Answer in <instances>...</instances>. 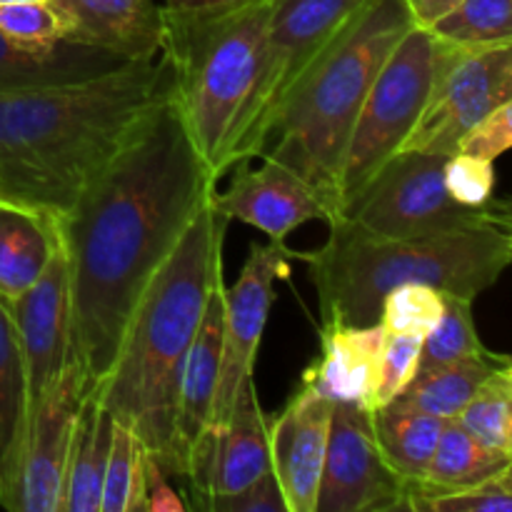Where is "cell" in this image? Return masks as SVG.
Instances as JSON below:
<instances>
[{"mask_svg": "<svg viewBox=\"0 0 512 512\" xmlns=\"http://www.w3.org/2000/svg\"><path fill=\"white\" fill-rule=\"evenodd\" d=\"M215 188L173 93L135 125L58 218L73 348L90 385L110 373L145 285Z\"/></svg>", "mask_w": 512, "mask_h": 512, "instance_id": "1", "label": "cell"}, {"mask_svg": "<svg viewBox=\"0 0 512 512\" xmlns=\"http://www.w3.org/2000/svg\"><path fill=\"white\" fill-rule=\"evenodd\" d=\"M173 93L175 70L163 53L75 83L0 90V198L65 215Z\"/></svg>", "mask_w": 512, "mask_h": 512, "instance_id": "2", "label": "cell"}, {"mask_svg": "<svg viewBox=\"0 0 512 512\" xmlns=\"http://www.w3.org/2000/svg\"><path fill=\"white\" fill-rule=\"evenodd\" d=\"M230 220L210 198L150 278L125 328L115 363L98 393L115 420L128 425L143 448L180 478L175 458V405L185 355L193 345L215 278L223 273V238Z\"/></svg>", "mask_w": 512, "mask_h": 512, "instance_id": "3", "label": "cell"}, {"mask_svg": "<svg viewBox=\"0 0 512 512\" xmlns=\"http://www.w3.org/2000/svg\"><path fill=\"white\" fill-rule=\"evenodd\" d=\"M318 250L305 253L323 325H370L400 285H430L475 300L512 265L510 243L488 223L418 238H383L340 218Z\"/></svg>", "mask_w": 512, "mask_h": 512, "instance_id": "4", "label": "cell"}, {"mask_svg": "<svg viewBox=\"0 0 512 512\" xmlns=\"http://www.w3.org/2000/svg\"><path fill=\"white\" fill-rule=\"evenodd\" d=\"M413 18L405 0H368L280 110L265 158L293 170L340 218L338 175L355 118ZM260 155V158H263Z\"/></svg>", "mask_w": 512, "mask_h": 512, "instance_id": "5", "label": "cell"}, {"mask_svg": "<svg viewBox=\"0 0 512 512\" xmlns=\"http://www.w3.org/2000/svg\"><path fill=\"white\" fill-rule=\"evenodd\" d=\"M163 10L160 53L175 70V100L190 140L215 178L230 128L255 83L273 0H245L208 10L163 5Z\"/></svg>", "mask_w": 512, "mask_h": 512, "instance_id": "6", "label": "cell"}, {"mask_svg": "<svg viewBox=\"0 0 512 512\" xmlns=\"http://www.w3.org/2000/svg\"><path fill=\"white\" fill-rule=\"evenodd\" d=\"M365 3L368 0H273L255 83L225 140L215 180L265 153L283 105Z\"/></svg>", "mask_w": 512, "mask_h": 512, "instance_id": "7", "label": "cell"}, {"mask_svg": "<svg viewBox=\"0 0 512 512\" xmlns=\"http://www.w3.org/2000/svg\"><path fill=\"white\" fill-rule=\"evenodd\" d=\"M435 65L438 40L415 25L385 58L345 145L338 175L340 218L415 130L433 90Z\"/></svg>", "mask_w": 512, "mask_h": 512, "instance_id": "8", "label": "cell"}, {"mask_svg": "<svg viewBox=\"0 0 512 512\" xmlns=\"http://www.w3.org/2000/svg\"><path fill=\"white\" fill-rule=\"evenodd\" d=\"M445 160L448 155L400 150L345 208L343 218L383 238H418L483 223L480 208L460 205L448 193Z\"/></svg>", "mask_w": 512, "mask_h": 512, "instance_id": "9", "label": "cell"}, {"mask_svg": "<svg viewBox=\"0 0 512 512\" xmlns=\"http://www.w3.org/2000/svg\"><path fill=\"white\" fill-rule=\"evenodd\" d=\"M510 98L512 43L490 48H453L438 43V65L428 105L400 150L458 153L465 135Z\"/></svg>", "mask_w": 512, "mask_h": 512, "instance_id": "10", "label": "cell"}, {"mask_svg": "<svg viewBox=\"0 0 512 512\" xmlns=\"http://www.w3.org/2000/svg\"><path fill=\"white\" fill-rule=\"evenodd\" d=\"M413 485L388 463L370 410L333 403L328 455L315 512L408 510Z\"/></svg>", "mask_w": 512, "mask_h": 512, "instance_id": "11", "label": "cell"}, {"mask_svg": "<svg viewBox=\"0 0 512 512\" xmlns=\"http://www.w3.org/2000/svg\"><path fill=\"white\" fill-rule=\"evenodd\" d=\"M293 255L303 260L305 253H293L285 248V243H273V240L268 245H250L248 260L238 280L225 288L223 358H220L218 390H215L208 428H218L228 420L240 385L253 375L270 305L275 300V280L288 273Z\"/></svg>", "mask_w": 512, "mask_h": 512, "instance_id": "12", "label": "cell"}, {"mask_svg": "<svg viewBox=\"0 0 512 512\" xmlns=\"http://www.w3.org/2000/svg\"><path fill=\"white\" fill-rule=\"evenodd\" d=\"M88 388L83 363L73 348L60 378L30 415L23 463L8 510L60 512L75 420Z\"/></svg>", "mask_w": 512, "mask_h": 512, "instance_id": "13", "label": "cell"}, {"mask_svg": "<svg viewBox=\"0 0 512 512\" xmlns=\"http://www.w3.org/2000/svg\"><path fill=\"white\" fill-rule=\"evenodd\" d=\"M273 470L270 465V418L263 413L250 375L238 390L228 420L208 428L190 458L185 483L193 490V505L203 508L210 498L238 493Z\"/></svg>", "mask_w": 512, "mask_h": 512, "instance_id": "14", "label": "cell"}, {"mask_svg": "<svg viewBox=\"0 0 512 512\" xmlns=\"http://www.w3.org/2000/svg\"><path fill=\"white\" fill-rule=\"evenodd\" d=\"M10 313L23 350L30 418L60 378L73 350V305L63 240L38 283L10 300Z\"/></svg>", "mask_w": 512, "mask_h": 512, "instance_id": "15", "label": "cell"}, {"mask_svg": "<svg viewBox=\"0 0 512 512\" xmlns=\"http://www.w3.org/2000/svg\"><path fill=\"white\" fill-rule=\"evenodd\" d=\"M235 178L225 193L213 190L210 205L228 220H240L268 235L273 243H285L290 233L310 220L333 223V213L300 175L265 158L260 168L250 160L235 165Z\"/></svg>", "mask_w": 512, "mask_h": 512, "instance_id": "16", "label": "cell"}, {"mask_svg": "<svg viewBox=\"0 0 512 512\" xmlns=\"http://www.w3.org/2000/svg\"><path fill=\"white\" fill-rule=\"evenodd\" d=\"M333 403L300 385L270 418V465L288 512H315L328 455Z\"/></svg>", "mask_w": 512, "mask_h": 512, "instance_id": "17", "label": "cell"}, {"mask_svg": "<svg viewBox=\"0 0 512 512\" xmlns=\"http://www.w3.org/2000/svg\"><path fill=\"white\" fill-rule=\"evenodd\" d=\"M68 43L105 50L128 63L160 55L165 10L158 0H50Z\"/></svg>", "mask_w": 512, "mask_h": 512, "instance_id": "18", "label": "cell"}, {"mask_svg": "<svg viewBox=\"0 0 512 512\" xmlns=\"http://www.w3.org/2000/svg\"><path fill=\"white\" fill-rule=\"evenodd\" d=\"M223 315L225 283L223 273H220L210 290L205 315L200 320L193 345L185 355L183 373H180L178 405H175V458H178L180 480L188 478L193 450L203 438L210 423V413H213L220 358H223Z\"/></svg>", "mask_w": 512, "mask_h": 512, "instance_id": "19", "label": "cell"}, {"mask_svg": "<svg viewBox=\"0 0 512 512\" xmlns=\"http://www.w3.org/2000/svg\"><path fill=\"white\" fill-rule=\"evenodd\" d=\"M385 328L370 325H323L320 353L303 370V388L323 395L330 403H348L373 413Z\"/></svg>", "mask_w": 512, "mask_h": 512, "instance_id": "20", "label": "cell"}, {"mask_svg": "<svg viewBox=\"0 0 512 512\" xmlns=\"http://www.w3.org/2000/svg\"><path fill=\"white\" fill-rule=\"evenodd\" d=\"M58 245L55 215L0 198V295L10 303L33 288Z\"/></svg>", "mask_w": 512, "mask_h": 512, "instance_id": "21", "label": "cell"}, {"mask_svg": "<svg viewBox=\"0 0 512 512\" xmlns=\"http://www.w3.org/2000/svg\"><path fill=\"white\" fill-rule=\"evenodd\" d=\"M113 433L115 415L100 400L98 385H90L75 420L60 512H100Z\"/></svg>", "mask_w": 512, "mask_h": 512, "instance_id": "22", "label": "cell"}, {"mask_svg": "<svg viewBox=\"0 0 512 512\" xmlns=\"http://www.w3.org/2000/svg\"><path fill=\"white\" fill-rule=\"evenodd\" d=\"M28 380L10 303L0 295V505L8 510L28 440Z\"/></svg>", "mask_w": 512, "mask_h": 512, "instance_id": "23", "label": "cell"}, {"mask_svg": "<svg viewBox=\"0 0 512 512\" xmlns=\"http://www.w3.org/2000/svg\"><path fill=\"white\" fill-rule=\"evenodd\" d=\"M128 60L105 50L78 43L53 45L48 50L23 48L0 33V90L45 88V85L75 83V80L103 75Z\"/></svg>", "mask_w": 512, "mask_h": 512, "instance_id": "24", "label": "cell"}, {"mask_svg": "<svg viewBox=\"0 0 512 512\" xmlns=\"http://www.w3.org/2000/svg\"><path fill=\"white\" fill-rule=\"evenodd\" d=\"M510 460V455L475 438L458 418H450L445 420L443 435L425 470L423 483L413 485L410 495H440L488 483L500 478Z\"/></svg>", "mask_w": 512, "mask_h": 512, "instance_id": "25", "label": "cell"}, {"mask_svg": "<svg viewBox=\"0 0 512 512\" xmlns=\"http://www.w3.org/2000/svg\"><path fill=\"white\" fill-rule=\"evenodd\" d=\"M503 363L505 355L485 350V353L470 355V358L455 360V363L440 365V368L423 370L393 403L420 410V413L438 415L443 420L458 418L470 398L478 393L483 380Z\"/></svg>", "mask_w": 512, "mask_h": 512, "instance_id": "26", "label": "cell"}, {"mask_svg": "<svg viewBox=\"0 0 512 512\" xmlns=\"http://www.w3.org/2000/svg\"><path fill=\"white\" fill-rule=\"evenodd\" d=\"M370 418H373L375 438H378L388 463L410 485L423 483L425 470H428L440 435H443L445 420L438 415L403 408L398 403H388L373 410Z\"/></svg>", "mask_w": 512, "mask_h": 512, "instance_id": "27", "label": "cell"}, {"mask_svg": "<svg viewBox=\"0 0 512 512\" xmlns=\"http://www.w3.org/2000/svg\"><path fill=\"white\" fill-rule=\"evenodd\" d=\"M428 30L453 48L512 43V0H463Z\"/></svg>", "mask_w": 512, "mask_h": 512, "instance_id": "28", "label": "cell"}, {"mask_svg": "<svg viewBox=\"0 0 512 512\" xmlns=\"http://www.w3.org/2000/svg\"><path fill=\"white\" fill-rule=\"evenodd\" d=\"M458 420L475 438L512 458V370L508 358L483 380Z\"/></svg>", "mask_w": 512, "mask_h": 512, "instance_id": "29", "label": "cell"}, {"mask_svg": "<svg viewBox=\"0 0 512 512\" xmlns=\"http://www.w3.org/2000/svg\"><path fill=\"white\" fill-rule=\"evenodd\" d=\"M148 450L128 425L115 420L113 445L103 480L100 512H145L143 470Z\"/></svg>", "mask_w": 512, "mask_h": 512, "instance_id": "30", "label": "cell"}, {"mask_svg": "<svg viewBox=\"0 0 512 512\" xmlns=\"http://www.w3.org/2000/svg\"><path fill=\"white\" fill-rule=\"evenodd\" d=\"M480 353H485V345L480 343L478 330H475L473 300L445 293L443 315L435 323V328L423 338L418 373Z\"/></svg>", "mask_w": 512, "mask_h": 512, "instance_id": "31", "label": "cell"}, {"mask_svg": "<svg viewBox=\"0 0 512 512\" xmlns=\"http://www.w3.org/2000/svg\"><path fill=\"white\" fill-rule=\"evenodd\" d=\"M0 33L33 50H48L65 40L63 20L50 0H0Z\"/></svg>", "mask_w": 512, "mask_h": 512, "instance_id": "32", "label": "cell"}, {"mask_svg": "<svg viewBox=\"0 0 512 512\" xmlns=\"http://www.w3.org/2000/svg\"><path fill=\"white\" fill-rule=\"evenodd\" d=\"M445 308V293L430 285H400L380 305V320L388 333L428 335Z\"/></svg>", "mask_w": 512, "mask_h": 512, "instance_id": "33", "label": "cell"}, {"mask_svg": "<svg viewBox=\"0 0 512 512\" xmlns=\"http://www.w3.org/2000/svg\"><path fill=\"white\" fill-rule=\"evenodd\" d=\"M388 333V330H385ZM425 335L410 333H388L383 343L378 365V380H375L373 403L375 410L393 403L418 375L420 353H423Z\"/></svg>", "mask_w": 512, "mask_h": 512, "instance_id": "34", "label": "cell"}, {"mask_svg": "<svg viewBox=\"0 0 512 512\" xmlns=\"http://www.w3.org/2000/svg\"><path fill=\"white\" fill-rule=\"evenodd\" d=\"M413 512H512V490L498 478L440 495H410Z\"/></svg>", "mask_w": 512, "mask_h": 512, "instance_id": "35", "label": "cell"}, {"mask_svg": "<svg viewBox=\"0 0 512 512\" xmlns=\"http://www.w3.org/2000/svg\"><path fill=\"white\" fill-rule=\"evenodd\" d=\"M443 178L448 193L468 208H483L495 193L493 160L478 158V155L463 153V150L448 155Z\"/></svg>", "mask_w": 512, "mask_h": 512, "instance_id": "36", "label": "cell"}, {"mask_svg": "<svg viewBox=\"0 0 512 512\" xmlns=\"http://www.w3.org/2000/svg\"><path fill=\"white\" fill-rule=\"evenodd\" d=\"M205 510L210 512H288V505H285L278 478H275L273 470H268V473L260 475L258 480H253L250 485L240 488L238 493L210 498L208 505H205Z\"/></svg>", "mask_w": 512, "mask_h": 512, "instance_id": "37", "label": "cell"}, {"mask_svg": "<svg viewBox=\"0 0 512 512\" xmlns=\"http://www.w3.org/2000/svg\"><path fill=\"white\" fill-rule=\"evenodd\" d=\"M463 153L478 155V158L493 160L512 150V98L493 110L485 120H480L473 130L463 138L460 148Z\"/></svg>", "mask_w": 512, "mask_h": 512, "instance_id": "38", "label": "cell"}, {"mask_svg": "<svg viewBox=\"0 0 512 512\" xmlns=\"http://www.w3.org/2000/svg\"><path fill=\"white\" fill-rule=\"evenodd\" d=\"M143 493H145V512H185L190 508L178 490L170 485V475L165 473L163 465L148 453L143 470Z\"/></svg>", "mask_w": 512, "mask_h": 512, "instance_id": "39", "label": "cell"}, {"mask_svg": "<svg viewBox=\"0 0 512 512\" xmlns=\"http://www.w3.org/2000/svg\"><path fill=\"white\" fill-rule=\"evenodd\" d=\"M460 3L463 0H405L415 28H430Z\"/></svg>", "mask_w": 512, "mask_h": 512, "instance_id": "40", "label": "cell"}, {"mask_svg": "<svg viewBox=\"0 0 512 512\" xmlns=\"http://www.w3.org/2000/svg\"><path fill=\"white\" fill-rule=\"evenodd\" d=\"M480 218H483V223L493 225V228H498L500 233L508 238L512 253V193L503 195V198H495L493 195V198L480 208Z\"/></svg>", "mask_w": 512, "mask_h": 512, "instance_id": "41", "label": "cell"}, {"mask_svg": "<svg viewBox=\"0 0 512 512\" xmlns=\"http://www.w3.org/2000/svg\"><path fill=\"white\" fill-rule=\"evenodd\" d=\"M245 0H163L165 8L173 10H208V8H225V5H238Z\"/></svg>", "mask_w": 512, "mask_h": 512, "instance_id": "42", "label": "cell"}, {"mask_svg": "<svg viewBox=\"0 0 512 512\" xmlns=\"http://www.w3.org/2000/svg\"><path fill=\"white\" fill-rule=\"evenodd\" d=\"M500 483H503L505 485V488H510L512 490V460H510V465H508V468H505L503 470V473H500Z\"/></svg>", "mask_w": 512, "mask_h": 512, "instance_id": "43", "label": "cell"}, {"mask_svg": "<svg viewBox=\"0 0 512 512\" xmlns=\"http://www.w3.org/2000/svg\"><path fill=\"white\" fill-rule=\"evenodd\" d=\"M508 365H510V370H512V358H508Z\"/></svg>", "mask_w": 512, "mask_h": 512, "instance_id": "44", "label": "cell"}, {"mask_svg": "<svg viewBox=\"0 0 512 512\" xmlns=\"http://www.w3.org/2000/svg\"><path fill=\"white\" fill-rule=\"evenodd\" d=\"M8 3H13V0H8Z\"/></svg>", "mask_w": 512, "mask_h": 512, "instance_id": "45", "label": "cell"}]
</instances>
